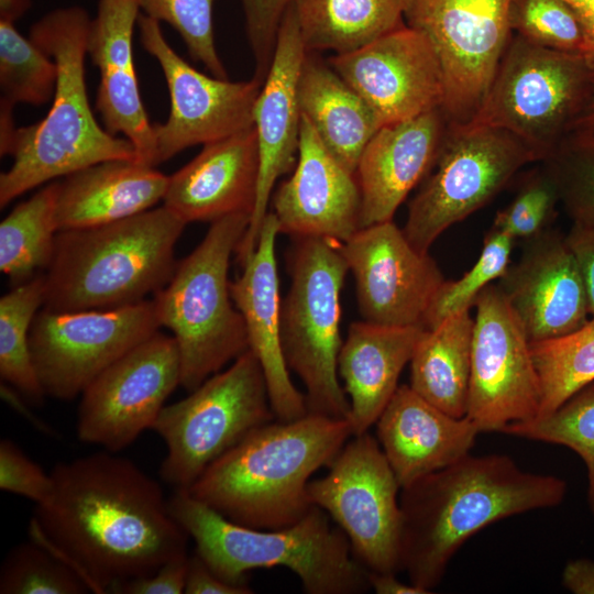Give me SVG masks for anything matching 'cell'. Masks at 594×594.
Here are the masks:
<instances>
[{
  "label": "cell",
  "instance_id": "6da1fadb",
  "mask_svg": "<svg viewBox=\"0 0 594 594\" xmlns=\"http://www.w3.org/2000/svg\"><path fill=\"white\" fill-rule=\"evenodd\" d=\"M50 497L35 506L30 539L59 554L92 593H110L188 553L189 536L160 483L103 450L61 462Z\"/></svg>",
  "mask_w": 594,
  "mask_h": 594
},
{
  "label": "cell",
  "instance_id": "7a4b0ae2",
  "mask_svg": "<svg viewBox=\"0 0 594 594\" xmlns=\"http://www.w3.org/2000/svg\"><path fill=\"white\" fill-rule=\"evenodd\" d=\"M568 486L506 454H468L402 488V571L430 593L462 544L496 521L563 503Z\"/></svg>",
  "mask_w": 594,
  "mask_h": 594
},
{
  "label": "cell",
  "instance_id": "3957f363",
  "mask_svg": "<svg viewBox=\"0 0 594 594\" xmlns=\"http://www.w3.org/2000/svg\"><path fill=\"white\" fill-rule=\"evenodd\" d=\"M351 437L348 419L307 414L273 420L218 458L187 492L239 525L292 526L314 507L307 494L311 475L329 466Z\"/></svg>",
  "mask_w": 594,
  "mask_h": 594
},
{
  "label": "cell",
  "instance_id": "277c9868",
  "mask_svg": "<svg viewBox=\"0 0 594 594\" xmlns=\"http://www.w3.org/2000/svg\"><path fill=\"white\" fill-rule=\"evenodd\" d=\"M91 19L80 7L46 13L30 29L29 37L57 66V81L47 114L16 128L0 154L13 158L0 175V207L35 187L109 160H133L125 138L111 134L96 120L89 105L85 58Z\"/></svg>",
  "mask_w": 594,
  "mask_h": 594
},
{
  "label": "cell",
  "instance_id": "5b68a950",
  "mask_svg": "<svg viewBox=\"0 0 594 594\" xmlns=\"http://www.w3.org/2000/svg\"><path fill=\"white\" fill-rule=\"evenodd\" d=\"M186 224L163 205L116 222L57 232L44 273L43 308L110 309L154 296L175 272V245Z\"/></svg>",
  "mask_w": 594,
  "mask_h": 594
},
{
  "label": "cell",
  "instance_id": "8992f818",
  "mask_svg": "<svg viewBox=\"0 0 594 594\" xmlns=\"http://www.w3.org/2000/svg\"><path fill=\"white\" fill-rule=\"evenodd\" d=\"M170 510L195 542L197 553L223 581L245 585L255 569L283 566L295 573L308 594H361L371 590L367 569L353 556L345 534L314 506L298 522L279 529L235 524L174 490Z\"/></svg>",
  "mask_w": 594,
  "mask_h": 594
},
{
  "label": "cell",
  "instance_id": "52a82bcc",
  "mask_svg": "<svg viewBox=\"0 0 594 594\" xmlns=\"http://www.w3.org/2000/svg\"><path fill=\"white\" fill-rule=\"evenodd\" d=\"M250 215L211 222L202 241L153 296L161 323L172 331L180 359V386L197 388L230 361L250 350L243 316L228 278L231 255L246 232Z\"/></svg>",
  "mask_w": 594,
  "mask_h": 594
},
{
  "label": "cell",
  "instance_id": "ba28073f",
  "mask_svg": "<svg viewBox=\"0 0 594 594\" xmlns=\"http://www.w3.org/2000/svg\"><path fill=\"white\" fill-rule=\"evenodd\" d=\"M290 287L282 301V345L286 364L302 382L308 414L348 419L341 387V290L349 271L343 242L294 237L287 254Z\"/></svg>",
  "mask_w": 594,
  "mask_h": 594
},
{
  "label": "cell",
  "instance_id": "9c48e42d",
  "mask_svg": "<svg viewBox=\"0 0 594 594\" xmlns=\"http://www.w3.org/2000/svg\"><path fill=\"white\" fill-rule=\"evenodd\" d=\"M594 94L583 57L512 35L473 124L504 129L544 160L580 122Z\"/></svg>",
  "mask_w": 594,
  "mask_h": 594
},
{
  "label": "cell",
  "instance_id": "30bf717a",
  "mask_svg": "<svg viewBox=\"0 0 594 594\" xmlns=\"http://www.w3.org/2000/svg\"><path fill=\"white\" fill-rule=\"evenodd\" d=\"M275 418L263 367L248 350L187 397L164 406L151 429L167 449L161 479L187 491L218 458Z\"/></svg>",
  "mask_w": 594,
  "mask_h": 594
},
{
  "label": "cell",
  "instance_id": "8fae6325",
  "mask_svg": "<svg viewBox=\"0 0 594 594\" xmlns=\"http://www.w3.org/2000/svg\"><path fill=\"white\" fill-rule=\"evenodd\" d=\"M532 152L510 132L450 122L437 161L409 202L404 234L421 253L451 226L490 202Z\"/></svg>",
  "mask_w": 594,
  "mask_h": 594
},
{
  "label": "cell",
  "instance_id": "7c38bea8",
  "mask_svg": "<svg viewBox=\"0 0 594 594\" xmlns=\"http://www.w3.org/2000/svg\"><path fill=\"white\" fill-rule=\"evenodd\" d=\"M328 466L310 480V503L345 534L353 556L371 572L398 573L400 564V485L377 439L352 436Z\"/></svg>",
  "mask_w": 594,
  "mask_h": 594
},
{
  "label": "cell",
  "instance_id": "4fadbf2b",
  "mask_svg": "<svg viewBox=\"0 0 594 594\" xmlns=\"http://www.w3.org/2000/svg\"><path fill=\"white\" fill-rule=\"evenodd\" d=\"M160 328L153 299L110 309L42 307L31 324L30 350L45 396H80L105 369Z\"/></svg>",
  "mask_w": 594,
  "mask_h": 594
},
{
  "label": "cell",
  "instance_id": "5bb4252c",
  "mask_svg": "<svg viewBox=\"0 0 594 594\" xmlns=\"http://www.w3.org/2000/svg\"><path fill=\"white\" fill-rule=\"evenodd\" d=\"M512 0H409L405 23L432 43L444 77L442 110L453 123L476 114L513 35Z\"/></svg>",
  "mask_w": 594,
  "mask_h": 594
},
{
  "label": "cell",
  "instance_id": "9a60e30c",
  "mask_svg": "<svg viewBox=\"0 0 594 594\" xmlns=\"http://www.w3.org/2000/svg\"><path fill=\"white\" fill-rule=\"evenodd\" d=\"M466 417L480 432H503L539 415L541 389L525 329L497 285L475 304Z\"/></svg>",
  "mask_w": 594,
  "mask_h": 594
},
{
  "label": "cell",
  "instance_id": "2e32d148",
  "mask_svg": "<svg viewBox=\"0 0 594 594\" xmlns=\"http://www.w3.org/2000/svg\"><path fill=\"white\" fill-rule=\"evenodd\" d=\"M177 386L176 340L158 331L110 364L81 393L76 424L79 441L118 453L152 429Z\"/></svg>",
  "mask_w": 594,
  "mask_h": 594
},
{
  "label": "cell",
  "instance_id": "e0dca14e",
  "mask_svg": "<svg viewBox=\"0 0 594 594\" xmlns=\"http://www.w3.org/2000/svg\"><path fill=\"white\" fill-rule=\"evenodd\" d=\"M144 50L158 63L168 88L169 114L154 124L156 165L179 152L254 127V107L262 81H230L189 65L167 43L160 22L140 14Z\"/></svg>",
  "mask_w": 594,
  "mask_h": 594
},
{
  "label": "cell",
  "instance_id": "ac0fdd59",
  "mask_svg": "<svg viewBox=\"0 0 594 594\" xmlns=\"http://www.w3.org/2000/svg\"><path fill=\"white\" fill-rule=\"evenodd\" d=\"M329 65L369 103L383 125L406 121L444 102V77L430 40L406 23Z\"/></svg>",
  "mask_w": 594,
  "mask_h": 594
},
{
  "label": "cell",
  "instance_id": "d6986e66",
  "mask_svg": "<svg viewBox=\"0 0 594 594\" xmlns=\"http://www.w3.org/2000/svg\"><path fill=\"white\" fill-rule=\"evenodd\" d=\"M363 320L384 326L424 324L444 277L429 253L416 250L393 220L359 229L343 242Z\"/></svg>",
  "mask_w": 594,
  "mask_h": 594
},
{
  "label": "cell",
  "instance_id": "ffe728a7",
  "mask_svg": "<svg viewBox=\"0 0 594 594\" xmlns=\"http://www.w3.org/2000/svg\"><path fill=\"white\" fill-rule=\"evenodd\" d=\"M306 52L292 3L283 16L271 67L254 107L260 169L254 209L235 251L241 266L256 249L277 179L296 166L301 123L298 82Z\"/></svg>",
  "mask_w": 594,
  "mask_h": 594
},
{
  "label": "cell",
  "instance_id": "44dd1931",
  "mask_svg": "<svg viewBox=\"0 0 594 594\" xmlns=\"http://www.w3.org/2000/svg\"><path fill=\"white\" fill-rule=\"evenodd\" d=\"M496 285L530 343L571 333L591 318L579 265L565 235L557 230L524 240L519 260Z\"/></svg>",
  "mask_w": 594,
  "mask_h": 594
},
{
  "label": "cell",
  "instance_id": "7402d4cb",
  "mask_svg": "<svg viewBox=\"0 0 594 594\" xmlns=\"http://www.w3.org/2000/svg\"><path fill=\"white\" fill-rule=\"evenodd\" d=\"M361 210L355 174L333 157L301 116L296 166L273 196L279 233L345 242L361 229Z\"/></svg>",
  "mask_w": 594,
  "mask_h": 594
},
{
  "label": "cell",
  "instance_id": "603a6c76",
  "mask_svg": "<svg viewBox=\"0 0 594 594\" xmlns=\"http://www.w3.org/2000/svg\"><path fill=\"white\" fill-rule=\"evenodd\" d=\"M140 10L138 0H98L87 55L100 74L96 109L105 129L113 135L122 134L133 144L138 163L155 167L154 124L141 99L132 52Z\"/></svg>",
  "mask_w": 594,
  "mask_h": 594
},
{
  "label": "cell",
  "instance_id": "cb8c5ba5",
  "mask_svg": "<svg viewBox=\"0 0 594 594\" xmlns=\"http://www.w3.org/2000/svg\"><path fill=\"white\" fill-rule=\"evenodd\" d=\"M279 233L274 213L263 220L253 254L242 274L230 282L232 300L243 316L250 350L258 359L275 417L292 421L308 414L305 395L290 380L282 345V301L275 243Z\"/></svg>",
  "mask_w": 594,
  "mask_h": 594
},
{
  "label": "cell",
  "instance_id": "d4e9b609",
  "mask_svg": "<svg viewBox=\"0 0 594 594\" xmlns=\"http://www.w3.org/2000/svg\"><path fill=\"white\" fill-rule=\"evenodd\" d=\"M449 123L440 108L383 125L373 135L355 172L362 198L361 228L393 220L408 194L431 172Z\"/></svg>",
  "mask_w": 594,
  "mask_h": 594
},
{
  "label": "cell",
  "instance_id": "484cf974",
  "mask_svg": "<svg viewBox=\"0 0 594 594\" xmlns=\"http://www.w3.org/2000/svg\"><path fill=\"white\" fill-rule=\"evenodd\" d=\"M260 169L254 127L205 144L200 153L168 176L163 205L186 223L252 215Z\"/></svg>",
  "mask_w": 594,
  "mask_h": 594
},
{
  "label": "cell",
  "instance_id": "4316f807",
  "mask_svg": "<svg viewBox=\"0 0 594 594\" xmlns=\"http://www.w3.org/2000/svg\"><path fill=\"white\" fill-rule=\"evenodd\" d=\"M377 440L400 485L444 469L470 454L480 433L466 417L433 406L400 385L376 421Z\"/></svg>",
  "mask_w": 594,
  "mask_h": 594
},
{
  "label": "cell",
  "instance_id": "83f0119b",
  "mask_svg": "<svg viewBox=\"0 0 594 594\" xmlns=\"http://www.w3.org/2000/svg\"><path fill=\"white\" fill-rule=\"evenodd\" d=\"M426 329L424 324L384 326L365 320L351 323L338 356V374L350 398L352 436L367 432L376 424Z\"/></svg>",
  "mask_w": 594,
  "mask_h": 594
},
{
  "label": "cell",
  "instance_id": "f1b7e54d",
  "mask_svg": "<svg viewBox=\"0 0 594 594\" xmlns=\"http://www.w3.org/2000/svg\"><path fill=\"white\" fill-rule=\"evenodd\" d=\"M168 176L133 160L103 161L57 182L59 231L116 222L154 208L163 200Z\"/></svg>",
  "mask_w": 594,
  "mask_h": 594
},
{
  "label": "cell",
  "instance_id": "f546056e",
  "mask_svg": "<svg viewBox=\"0 0 594 594\" xmlns=\"http://www.w3.org/2000/svg\"><path fill=\"white\" fill-rule=\"evenodd\" d=\"M301 116L333 157L355 174L360 157L383 127L369 103L316 52L307 51L299 76Z\"/></svg>",
  "mask_w": 594,
  "mask_h": 594
},
{
  "label": "cell",
  "instance_id": "4dcf8cb0",
  "mask_svg": "<svg viewBox=\"0 0 594 594\" xmlns=\"http://www.w3.org/2000/svg\"><path fill=\"white\" fill-rule=\"evenodd\" d=\"M474 319L458 312L426 329L410 360L409 386L442 411L466 415Z\"/></svg>",
  "mask_w": 594,
  "mask_h": 594
},
{
  "label": "cell",
  "instance_id": "1f68e13d",
  "mask_svg": "<svg viewBox=\"0 0 594 594\" xmlns=\"http://www.w3.org/2000/svg\"><path fill=\"white\" fill-rule=\"evenodd\" d=\"M409 0H294L307 51L356 50L405 23Z\"/></svg>",
  "mask_w": 594,
  "mask_h": 594
},
{
  "label": "cell",
  "instance_id": "d6a6232c",
  "mask_svg": "<svg viewBox=\"0 0 594 594\" xmlns=\"http://www.w3.org/2000/svg\"><path fill=\"white\" fill-rule=\"evenodd\" d=\"M57 182L18 204L0 223V270L14 285L33 278L52 260L56 226Z\"/></svg>",
  "mask_w": 594,
  "mask_h": 594
},
{
  "label": "cell",
  "instance_id": "836d02e7",
  "mask_svg": "<svg viewBox=\"0 0 594 594\" xmlns=\"http://www.w3.org/2000/svg\"><path fill=\"white\" fill-rule=\"evenodd\" d=\"M45 277L37 274L15 285L0 298V376L32 402L45 394L38 382L30 350V329L44 305Z\"/></svg>",
  "mask_w": 594,
  "mask_h": 594
},
{
  "label": "cell",
  "instance_id": "e575fe53",
  "mask_svg": "<svg viewBox=\"0 0 594 594\" xmlns=\"http://www.w3.org/2000/svg\"><path fill=\"white\" fill-rule=\"evenodd\" d=\"M540 382L539 416L548 415L594 382V317L565 336L530 343Z\"/></svg>",
  "mask_w": 594,
  "mask_h": 594
},
{
  "label": "cell",
  "instance_id": "d590c367",
  "mask_svg": "<svg viewBox=\"0 0 594 594\" xmlns=\"http://www.w3.org/2000/svg\"><path fill=\"white\" fill-rule=\"evenodd\" d=\"M56 81L54 59L21 35L14 22L0 20V107L45 105L53 99Z\"/></svg>",
  "mask_w": 594,
  "mask_h": 594
},
{
  "label": "cell",
  "instance_id": "8d00e7d4",
  "mask_svg": "<svg viewBox=\"0 0 594 594\" xmlns=\"http://www.w3.org/2000/svg\"><path fill=\"white\" fill-rule=\"evenodd\" d=\"M503 433L566 447L584 462L587 472V505L594 519V382L579 391L554 411L513 422Z\"/></svg>",
  "mask_w": 594,
  "mask_h": 594
},
{
  "label": "cell",
  "instance_id": "74e56055",
  "mask_svg": "<svg viewBox=\"0 0 594 594\" xmlns=\"http://www.w3.org/2000/svg\"><path fill=\"white\" fill-rule=\"evenodd\" d=\"M541 163L573 223L594 227V128L575 130Z\"/></svg>",
  "mask_w": 594,
  "mask_h": 594
},
{
  "label": "cell",
  "instance_id": "f35d334b",
  "mask_svg": "<svg viewBox=\"0 0 594 594\" xmlns=\"http://www.w3.org/2000/svg\"><path fill=\"white\" fill-rule=\"evenodd\" d=\"M85 580L47 547L30 539L13 547L0 569L1 594H82Z\"/></svg>",
  "mask_w": 594,
  "mask_h": 594
},
{
  "label": "cell",
  "instance_id": "ab89813d",
  "mask_svg": "<svg viewBox=\"0 0 594 594\" xmlns=\"http://www.w3.org/2000/svg\"><path fill=\"white\" fill-rule=\"evenodd\" d=\"M514 241L506 233L491 228L472 268L459 279H444L441 284L426 311L424 326L432 329L450 316L474 306L480 294L494 279L502 277L509 266Z\"/></svg>",
  "mask_w": 594,
  "mask_h": 594
},
{
  "label": "cell",
  "instance_id": "60d3db41",
  "mask_svg": "<svg viewBox=\"0 0 594 594\" xmlns=\"http://www.w3.org/2000/svg\"><path fill=\"white\" fill-rule=\"evenodd\" d=\"M508 21L513 32L536 45L582 53V26L565 0H512Z\"/></svg>",
  "mask_w": 594,
  "mask_h": 594
},
{
  "label": "cell",
  "instance_id": "b9f144b4",
  "mask_svg": "<svg viewBox=\"0 0 594 594\" xmlns=\"http://www.w3.org/2000/svg\"><path fill=\"white\" fill-rule=\"evenodd\" d=\"M144 14L169 24L183 38L189 56L210 75L229 79L215 43L212 9L216 0H138Z\"/></svg>",
  "mask_w": 594,
  "mask_h": 594
},
{
  "label": "cell",
  "instance_id": "7bdbcfd3",
  "mask_svg": "<svg viewBox=\"0 0 594 594\" xmlns=\"http://www.w3.org/2000/svg\"><path fill=\"white\" fill-rule=\"evenodd\" d=\"M558 202L553 182L542 167L537 168L522 182L512 202L497 212L492 228L514 240L530 239L549 229Z\"/></svg>",
  "mask_w": 594,
  "mask_h": 594
},
{
  "label": "cell",
  "instance_id": "ee69618b",
  "mask_svg": "<svg viewBox=\"0 0 594 594\" xmlns=\"http://www.w3.org/2000/svg\"><path fill=\"white\" fill-rule=\"evenodd\" d=\"M240 1L255 63L254 78L263 82L271 67L283 16L294 0Z\"/></svg>",
  "mask_w": 594,
  "mask_h": 594
},
{
  "label": "cell",
  "instance_id": "f6af8a7d",
  "mask_svg": "<svg viewBox=\"0 0 594 594\" xmlns=\"http://www.w3.org/2000/svg\"><path fill=\"white\" fill-rule=\"evenodd\" d=\"M0 488L40 505L52 493L53 477L29 458L16 443L2 439L0 441Z\"/></svg>",
  "mask_w": 594,
  "mask_h": 594
},
{
  "label": "cell",
  "instance_id": "bcb514c9",
  "mask_svg": "<svg viewBox=\"0 0 594 594\" xmlns=\"http://www.w3.org/2000/svg\"><path fill=\"white\" fill-rule=\"evenodd\" d=\"M189 553L178 556L155 572L114 585V594H182L185 591Z\"/></svg>",
  "mask_w": 594,
  "mask_h": 594
},
{
  "label": "cell",
  "instance_id": "7dc6e473",
  "mask_svg": "<svg viewBox=\"0 0 594 594\" xmlns=\"http://www.w3.org/2000/svg\"><path fill=\"white\" fill-rule=\"evenodd\" d=\"M565 239L584 282L590 317H594V227L573 223Z\"/></svg>",
  "mask_w": 594,
  "mask_h": 594
},
{
  "label": "cell",
  "instance_id": "c3c4849f",
  "mask_svg": "<svg viewBox=\"0 0 594 594\" xmlns=\"http://www.w3.org/2000/svg\"><path fill=\"white\" fill-rule=\"evenodd\" d=\"M186 594H251L252 587L249 584H230L217 574L197 554H190L186 574Z\"/></svg>",
  "mask_w": 594,
  "mask_h": 594
},
{
  "label": "cell",
  "instance_id": "681fc988",
  "mask_svg": "<svg viewBox=\"0 0 594 594\" xmlns=\"http://www.w3.org/2000/svg\"><path fill=\"white\" fill-rule=\"evenodd\" d=\"M562 585L574 594H594V561L575 559L569 561L562 571Z\"/></svg>",
  "mask_w": 594,
  "mask_h": 594
},
{
  "label": "cell",
  "instance_id": "f907efd6",
  "mask_svg": "<svg viewBox=\"0 0 594 594\" xmlns=\"http://www.w3.org/2000/svg\"><path fill=\"white\" fill-rule=\"evenodd\" d=\"M575 11L583 31L581 56L594 73V0H565Z\"/></svg>",
  "mask_w": 594,
  "mask_h": 594
},
{
  "label": "cell",
  "instance_id": "816d5d0a",
  "mask_svg": "<svg viewBox=\"0 0 594 594\" xmlns=\"http://www.w3.org/2000/svg\"><path fill=\"white\" fill-rule=\"evenodd\" d=\"M397 573H380L369 571L367 578L376 594H429L430 592L413 583H404L397 579Z\"/></svg>",
  "mask_w": 594,
  "mask_h": 594
},
{
  "label": "cell",
  "instance_id": "f5cc1de1",
  "mask_svg": "<svg viewBox=\"0 0 594 594\" xmlns=\"http://www.w3.org/2000/svg\"><path fill=\"white\" fill-rule=\"evenodd\" d=\"M31 6V0H0V20L15 22Z\"/></svg>",
  "mask_w": 594,
  "mask_h": 594
},
{
  "label": "cell",
  "instance_id": "db71d44e",
  "mask_svg": "<svg viewBox=\"0 0 594 594\" xmlns=\"http://www.w3.org/2000/svg\"><path fill=\"white\" fill-rule=\"evenodd\" d=\"M591 128H594V94L579 125V129Z\"/></svg>",
  "mask_w": 594,
  "mask_h": 594
}]
</instances>
